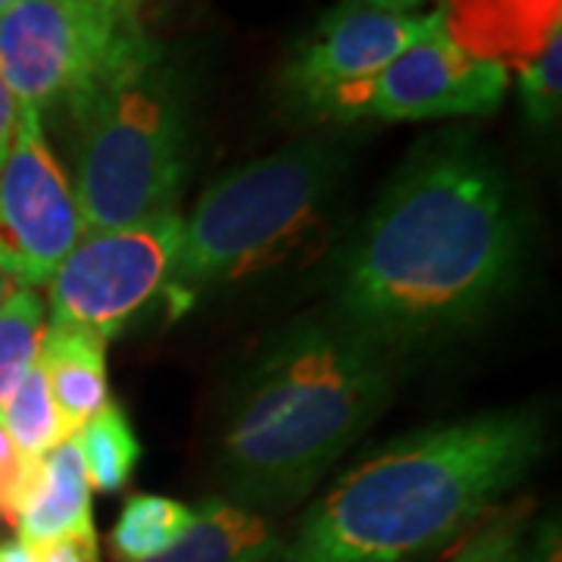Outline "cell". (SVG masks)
<instances>
[{"label": "cell", "instance_id": "cell-6", "mask_svg": "<svg viewBox=\"0 0 562 562\" xmlns=\"http://www.w3.org/2000/svg\"><path fill=\"white\" fill-rule=\"evenodd\" d=\"M157 44L138 13L103 0H13L0 13V79L41 120L72 116Z\"/></svg>", "mask_w": 562, "mask_h": 562}, {"label": "cell", "instance_id": "cell-12", "mask_svg": "<svg viewBox=\"0 0 562 562\" xmlns=\"http://www.w3.org/2000/svg\"><path fill=\"white\" fill-rule=\"evenodd\" d=\"M13 528L25 547L94 528L91 484L76 438H66L41 460H29Z\"/></svg>", "mask_w": 562, "mask_h": 562}, {"label": "cell", "instance_id": "cell-20", "mask_svg": "<svg viewBox=\"0 0 562 562\" xmlns=\"http://www.w3.org/2000/svg\"><path fill=\"white\" fill-rule=\"evenodd\" d=\"M525 116L535 125H553L562 98V29H557L541 50L519 69Z\"/></svg>", "mask_w": 562, "mask_h": 562}, {"label": "cell", "instance_id": "cell-19", "mask_svg": "<svg viewBox=\"0 0 562 562\" xmlns=\"http://www.w3.org/2000/svg\"><path fill=\"white\" fill-rule=\"evenodd\" d=\"M528 519H531L528 503L494 509L462 541V547L453 553L450 562H519L522 543L528 538V528H531Z\"/></svg>", "mask_w": 562, "mask_h": 562}, {"label": "cell", "instance_id": "cell-24", "mask_svg": "<svg viewBox=\"0 0 562 562\" xmlns=\"http://www.w3.org/2000/svg\"><path fill=\"white\" fill-rule=\"evenodd\" d=\"M16 113H20V106L13 101L10 88L0 79V166L7 160L10 140H13V132H16Z\"/></svg>", "mask_w": 562, "mask_h": 562}, {"label": "cell", "instance_id": "cell-17", "mask_svg": "<svg viewBox=\"0 0 562 562\" xmlns=\"http://www.w3.org/2000/svg\"><path fill=\"white\" fill-rule=\"evenodd\" d=\"M0 419L25 460H41L44 453H50L57 443L69 438L60 413H57V403L50 397V387L44 382L38 360L22 375L10 401L0 406Z\"/></svg>", "mask_w": 562, "mask_h": 562}, {"label": "cell", "instance_id": "cell-10", "mask_svg": "<svg viewBox=\"0 0 562 562\" xmlns=\"http://www.w3.org/2000/svg\"><path fill=\"white\" fill-rule=\"evenodd\" d=\"M435 13H387L366 0H341L322 16L281 69L288 101L306 113H325L360 91L387 63L422 38Z\"/></svg>", "mask_w": 562, "mask_h": 562}, {"label": "cell", "instance_id": "cell-5", "mask_svg": "<svg viewBox=\"0 0 562 562\" xmlns=\"http://www.w3.org/2000/svg\"><path fill=\"white\" fill-rule=\"evenodd\" d=\"M76 122V201L88 232L125 228L176 210L191 172V88L157 44L69 116Z\"/></svg>", "mask_w": 562, "mask_h": 562}, {"label": "cell", "instance_id": "cell-23", "mask_svg": "<svg viewBox=\"0 0 562 562\" xmlns=\"http://www.w3.org/2000/svg\"><path fill=\"white\" fill-rule=\"evenodd\" d=\"M519 562H562L560 519H543L538 528H528Z\"/></svg>", "mask_w": 562, "mask_h": 562}, {"label": "cell", "instance_id": "cell-3", "mask_svg": "<svg viewBox=\"0 0 562 562\" xmlns=\"http://www.w3.org/2000/svg\"><path fill=\"white\" fill-rule=\"evenodd\" d=\"M394 382L397 353L335 310L288 325L228 403L225 501L262 516L303 501L382 416Z\"/></svg>", "mask_w": 562, "mask_h": 562}, {"label": "cell", "instance_id": "cell-13", "mask_svg": "<svg viewBox=\"0 0 562 562\" xmlns=\"http://www.w3.org/2000/svg\"><path fill=\"white\" fill-rule=\"evenodd\" d=\"M38 366L69 438L110 403L106 341L101 335L47 325L38 347Z\"/></svg>", "mask_w": 562, "mask_h": 562}, {"label": "cell", "instance_id": "cell-25", "mask_svg": "<svg viewBox=\"0 0 562 562\" xmlns=\"http://www.w3.org/2000/svg\"><path fill=\"white\" fill-rule=\"evenodd\" d=\"M0 562H35L32 550L22 541H3L0 543Z\"/></svg>", "mask_w": 562, "mask_h": 562}, {"label": "cell", "instance_id": "cell-29", "mask_svg": "<svg viewBox=\"0 0 562 562\" xmlns=\"http://www.w3.org/2000/svg\"><path fill=\"white\" fill-rule=\"evenodd\" d=\"M10 3H13V0H0V13H3V10H7Z\"/></svg>", "mask_w": 562, "mask_h": 562}, {"label": "cell", "instance_id": "cell-30", "mask_svg": "<svg viewBox=\"0 0 562 562\" xmlns=\"http://www.w3.org/2000/svg\"><path fill=\"white\" fill-rule=\"evenodd\" d=\"M103 3H113V0H103ZM113 7H120V3H113ZM122 10H125V7H122ZM128 13H132V10H128Z\"/></svg>", "mask_w": 562, "mask_h": 562}, {"label": "cell", "instance_id": "cell-8", "mask_svg": "<svg viewBox=\"0 0 562 562\" xmlns=\"http://www.w3.org/2000/svg\"><path fill=\"white\" fill-rule=\"evenodd\" d=\"M509 91V69L462 50L443 29V13L403 54L360 91L335 103L325 120L335 122H422L491 116Z\"/></svg>", "mask_w": 562, "mask_h": 562}, {"label": "cell", "instance_id": "cell-11", "mask_svg": "<svg viewBox=\"0 0 562 562\" xmlns=\"http://www.w3.org/2000/svg\"><path fill=\"white\" fill-rule=\"evenodd\" d=\"M443 29L462 50L509 69L531 60L562 29V0H443Z\"/></svg>", "mask_w": 562, "mask_h": 562}, {"label": "cell", "instance_id": "cell-14", "mask_svg": "<svg viewBox=\"0 0 562 562\" xmlns=\"http://www.w3.org/2000/svg\"><path fill=\"white\" fill-rule=\"evenodd\" d=\"M279 547L281 535L269 516L210 497L179 541L147 562H272Z\"/></svg>", "mask_w": 562, "mask_h": 562}, {"label": "cell", "instance_id": "cell-22", "mask_svg": "<svg viewBox=\"0 0 562 562\" xmlns=\"http://www.w3.org/2000/svg\"><path fill=\"white\" fill-rule=\"evenodd\" d=\"M35 562H101V541L94 528L85 531H72L54 541L35 543L29 547Z\"/></svg>", "mask_w": 562, "mask_h": 562}, {"label": "cell", "instance_id": "cell-2", "mask_svg": "<svg viewBox=\"0 0 562 562\" xmlns=\"http://www.w3.org/2000/svg\"><path fill=\"white\" fill-rule=\"evenodd\" d=\"M547 450L538 406L487 409L387 443L306 509L272 562H409L497 509Z\"/></svg>", "mask_w": 562, "mask_h": 562}, {"label": "cell", "instance_id": "cell-4", "mask_svg": "<svg viewBox=\"0 0 562 562\" xmlns=\"http://www.w3.org/2000/svg\"><path fill=\"white\" fill-rule=\"evenodd\" d=\"M341 169V147L297 140L213 181L181 220L179 250L160 291L166 319H181L222 288L297 260L325 228Z\"/></svg>", "mask_w": 562, "mask_h": 562}, {"label": "cell", "instance_id": "cell-7", "mask_svg": "<svg viewBox=\"0 0 562 562\" xmlns=\"http://www.w3.org/2000/svg\"><path fill=\"white\" fill-rule=\"evenodd\" d=\"M181 216L176 210L150 220L88 232L47 281L50 322L116 338L128 322L160 297L176 260Z\"/></svg>", "mask_w": 562, "mask_h": 562}, {"label": "cell", "instance_id": "cell-27", "mask_svg": "<svg viewBox=\"0 0 562 562\" xmlns=\"http://www.w3.org/2000/svg\"><path fill=\"white\" fill-rule=\"evenodd\" d=\"M20 288H22V284H16V279H13V276H10V272H7V269L0 266V310L7 306V301H10V297H13V294L20 291Z\"/></svg>", "mask_w": 562, "mask_h": 562}, {"label": "cell", "instance_id": "cell-28", "mask_svg": "<svg viewBox=\"0 0 562 562\" xmlns=\"http://www.w3.org/2000/svg\"><path fill=\"white\" fill-rule=\"evenodd\" d=\"M113 3H120V7H125V10H132V13H138L140 16V10H144L147 0H113Z\"/></svg>", "mask_w": 562, "mask_h": 562}, {"label": "cell", "instance_id": "cell-18", "mask_svg": "<svg viewBox=\"0 0 562 562\" xmlns=\"http://www.w3.org/2000/svg\"><path fill=\"white\" fill-rule=\"evenodd\" d=\"M47 328V303L35 288H20L0 310V406L38 360Z\"/></svg>", "mask_w": 562, "mask_h": 562}, {"label": "cell", "instance_id": "cell-26", "mask_svg": "<svg viewBox=\"0 0 562 562\" xmlns=\"http://www.w3.org/2000/svg\"><path fill=\"white\" fill-rule=\"evenodd\" d=\"M379 10H387V13H413L419 7L422 0H366Z\"/></svg>", "mask_w": 562, "mask_h": 562}, {"label": "cell", "instance_id": "cell-16", "mask_svg": "<svg viewBox=\"0 0 562 562\" xmlns=\"http://www.w3.org/2000/svg\"><path fill=\"white\" fill-rule=\"evenodd\" d=\"M72 438H76L81 462H85V475H88L91 491L113 494V491L125 487L140 460V443L120 403H106L101 413L85 422Z\"/></svg>", "mask_w": 562, "mask_h": 562}, {"label": "cell", "instance_id": "cell-1", "mask_svg": "<svg viewBox=\"0 0 562 562\" xmlns=\"http://www.w3.org/2000/svg\"><path fill=\"white\" fill-rule=\"evenodd\" d=\"M522 206L472 132L419 140L344 257L331 310L394 353L482 322L519 279Z\"/></svg>", "mask_w": 562, "mask_h": 562}, {"label": "cell", "instance_id": "cell-9", "mask_svg": "<svg viewBox=\"0 0 562 562\" xmlns=\"http://www.w3.org/2000/svg\"><path fill=\"white\" fill-rule=\"evenodd\" d=\"M76 188L44 138L38 110L20 106L0 166V266L22 288H41L81 241Z\"/></svg>", "mask_w": 562, "mask_h": 562}, {"label": "cell", "instance_id": "cell-21", "mask_svg": "<svg viewBox=\"0 0 562 562\" xmlns=\"http://www.w3.org/2000/svg\"><path fill=\"white\" fill-rule=\"evenodd\" d=\"M25 469L29 460L20 453V447L13 443L7 425L0 419V519L13 525L16 519V503H20L22 482H25Z\"/></svg>", "mask_w": 562, "mask_h": 562}, {"label": "cell", "instance_id": "cell-15", "mask_svg": "<svg viewBox=\"0 0 562 562\" xmlns=\"http://www.w3.org/2000/svg\"><path fill=\"white\" fill-rule=\"evenodd\" d=\"M194 522V509L188 503L135 494L122 506L120 519L110 531V550L116 562H147L166 553Z\"/></svg>", "mask_w": 562, "mask_h": 562}]
</instances>
